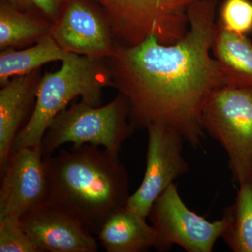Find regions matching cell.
Wrapping results in <instances>:
<instances>
[{"label": "cell", "mask_w": 252, "mask_h": 252, "mask_svg": "<svg viewBox=\"0 0 252 252\" xmlns=\"http://www.w3.org/2000/svg\"><path fill=\"white\" fill-rule=\"evenodd\" d=\"M217 4V0L193 3L188 32L175 44L164 45L151 36L131 47L116 44L107 59L112 87L128 101L129 121L135 129L168 126L192 148L201 149L207 97L218 88L247 86L211 56Z\"/></svg>", "instance_id": "obj_1"}, {"label": "cell", "mask_w": 252, "mask_h": 252, "mask_svg": "<svg viewBox=\"0 0 252 252\" xmlns=\"http://www.w3.org/2000/svg\"><path fill=\"white\" fill-rule=\"evenodd\" d=\"M98 147L72 145L44 157L47 198L77 217L93 235L130 197L125 166L119 157Z\"/></svg>", "instance_id": "obj_2"}, {"label": "cell", "mask_w": 252, "mask_h": 252, "mask_svg": "<svg viewBox=\"0 0 252 252\" xmlns=\"http://www.w3.org/2000/svg\"><path fill=\"white\" fill-rule=\"evenodd\" d=\"M61 62L59 70L41 78L31 117L18 132L11 151L41 147L51 123L71 101L81 97L82 102L99 107L102 91L112 86L107 59L69 53Z\"/></svg>", "instance_id": "obj_3"}, {"label": "cell", "mask_w": 252, "mask_h": 252, "mask_svg": "<svg viewBox=\"0 0 252 252\" xmlns=\"http://www.w3.org/2000/svg\"><path fill=\"white\" fill-rule=\"evenodd\" d=\"M135 128L129 121V103L119 94L103 107H93L81 101L60 112L44 136V157L52 155L63 144H92L104 147L119 157L123 144Z\"/></svg>", "instance_id": "obj_4"}, {"label": "cell", "mask_w": 252, "mask_h": 252, "mask_svg": "<svg viewBox=\"0 0 252 252\" xmlns=\"http://www.w3.org/2000/svg\"><path fill=\"white\" fill-rule=\"evenodd\" d=\"M108 21L116 44L135 46L151 36L171 45L189 29V11L198 0H93Z\"/></svg>", "instance_id": "obj_5"}, {"label": "cell", "mask_w": 252, "mask_h": 252, "mask_svg": "<svg viewBox=\"0 0 252 252\" xmlns=\"http://www.w3.org/2000/svg\"><path fill=\"white\" fill-rule=\"evenodd\" d=\"M202 125L228 158L234 183L252 173V86H223L207 97Z\"/></svg>", "instance_id": "obj_6"}, {"label": "cell", "mask_w": 252, "mask_h": 252, "mask_svg": "<svg viewBox=\"0 0 252 252\" xmlns=\"http://www.w3.org/2000/svg\"><path fill=\"white\" fill-rule=\"evenodd\" d=\"M148 218L157 233L154 248L158 252L178 245L188 252H211L225 226L223 218L210 221L190 210L175 183L156 200Z\"/></svg>", "instance_id": "obj_7"}, {"label": "cell", "mask_w": 252, "mask_h": 252, "mask_svg": "<svg viewBox=\"0 0 252 252\" xmlns=\"http://www.w3.org/2000/svg\"><path fill=\"white\" fill-rule=\"evenodd\" d=\"M147 167L143 180L126 206L148 217L156 200L181 176L189 172L183 156L181 134L168 126L152 124L147 127Z\"/></svg>", "instance_id": "obj_8"}, {"label": "cell", "mask_w": 252, "mask_h": 252, "mask_svg": "<svg viewBox=\"0 0 252 252\" xmlns=\"http://www.w3.org/2000/svg\"><path fill=\"white\" fill-rule=\"evenodd\" d=\"M1 177L0 219L21 217L47 198V178L41 147L11 151Z\"/></svg>", "instance_id": "obj_9"}, {"label": "cell", "mask_w": 252, "mask_h": 252, "mask_svg": "<svg viewBox=\"0 0 252 252\" xmlns=\"http://www.w3.org/2000/svg\"><path fill=\"white\" fill-rule=\"evenodd\" d=\"M51 36L66 52L101 59L110 57L117 44L102 11L82 0L66 3Z\"/></svg>", "instance_id": "obj_10"}, {"label": "cell", "mask_w": 252, "mask_h": 252, "mask_svg": "<svg viewBox=\"0 0 252 252\" xmlns=\"http://www.w3.org/2000/svg\"><path fill=\"white\" fill-rule=\"evenodd\" d=\"M25 231L42 252H96L92 233L77 217L49 199L20 217Z\"/></svg>", "instance_id": "obj_11"}, {"label": "cell", "mask_w": 252, "mask_h": 252, "mask_svg": "<svg viewBox=\"0 0 252 252\" xmlns=\"http://www.w3.org/2000/svg\"><path fill=\"white\" fill-rule=\"evenodd\" d=\"M39 69L13 77L0 91V173L3 172L16 135L31 104L36 99L40 81Z\"/></svg>", "instance_id": "obj_12"}, {"label": "cell", "mask_w": 252, "mask_h": 252, "mask_svg": "<svg viewBox=\"0 0 252 252\" xmlns=\"http://www.w3.org/2000/svg\"><path fill=\"white\" fill-rule=\"evenodd\" d=\"M97 237L108 252H145L154 248L157 233L138 212L121 207L104 220Z\"/></svg>", "instance_id": "obj_13"}, {"label": "cell", "mask_w": 252, "mask_h": 252, "mask_svg": "<svg viewBox=\"0 0 252 252\" xmlns=\"http://www.w3.org/2000/svg\"><path fill=\"white\" fill-rule=\"evenodd\" d=\"M238 185L235 201L223 210L220 238L231 251L252 252V173Z\"/></svg>", "instance_id": "obj_14"}, {"label": "cell", "mask_w": 252, "mask_h": 252, "mask_svg": "<svg viewBox=\"0 0 252 252\" xmlns=\"http://www.w3.org/2000/svg\"><path fill=\"white\" fill-rule=\"evenodd\" d=\"M54 26L48 18L18 11L4 1L0 6V49L36 44L51 34Z\"/></svg>", "instance_id": "obj_15"}, {"label": "cell", "mask_w": 252, "mask_h": 252, "mask_svg": "<svg viewBox=\"0 0 252 252\" xmlns=\"http://www.w3.org/2000/svg\"><path fill=\"white\" fill-rule=\"evenodd\" d=\"M68 54L60 47L51 34L28 49L1 51L0 84L4 85L10 78L30 74L47 63L62 61Z\"/></svg>", "instance_id": "obj_16"}, {"label": "cell", "mask_w": 252, "mask_h": 252, "mask_svg": "<svg viewBox=\"0 0 252 252\" xmlns=\"http://www.w3.org/2000/svg\"><path fill=\"white\" fill-rule=\"evenodd\" d=\"M212 52L215 59L252 86V44L245 35L227 31L216 21Z\"/></svg>", "instance_id": "obj_17"}, {"label": "cell", "mask_w": 252, "mask_h": 252, "mask_svg": "<svg viewBox=\"0 0 252 252\" xmlns=\"http://www.w3.org/2000/svg\"><path fill=\"white\" fill-rule=\"evenodd\" d=\"M0 252H42L25 231L20 217L15 216L0 219Z\"/></svg>", "instance_id": "obj_18"}, {"label": "cell", "mask_w": 252, "mask_h": 252, "mask_svg": "<svg viewBox=\"0 0 252 252\" xmlns=\"http://www.w3.org/2000/svg\"><path fill=\"white\" fill-rule=\"evenodd\" d=\"M219 21L227 31L247 35L252 31V4L249 0H226Z\"/></svg>", "instance_id": "obj_19"}, {"label": "cell", "mask_w": 252, "mask_h": 252, "mask_svg": "<svg viewBox=\"0 0 252 252\" xmlns=\"http://www.w3.org/2000/svg\"><path fill=\"white\" fill-rule=\"evenodd\" d=\"M35 7L53 23L58 21L67 0H31Z\"/></svg>", "instance_id": "obj_20"}, {"label": "cell", "mask_w": 252, "mask_h": 252, "mask_svg": "<svg viewBox=\"0 0 252 252\" xmlns=\"http://www.w3.org/2000/svg\"><path fill=\"white\" fill-rule=\"evenodd\" d=\"M2 1L9 4L14 9L23 12L31 11L33 7H35L31 0H2Z\"/></svg>", "instance_id": "obj_21"}]
</instances>
